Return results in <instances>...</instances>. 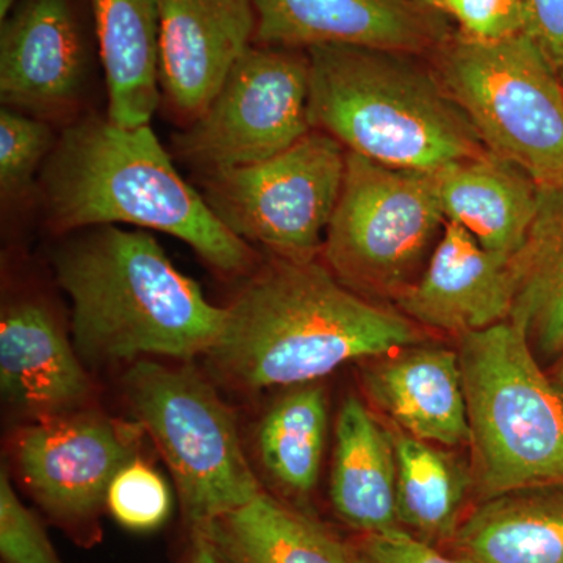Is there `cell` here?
Instances as JSON below:
<instances>
[{
  "mask_svg": "<svg viewBox=\"0 0 563 563\" xmlns=\"http://www.w3.org/2000/svg\"><path fill=\"white\" fill-rule=\"evenodd\" d=\"M420 2L431 3V5H437L435 0H420Z\"/></svg>",
  "mask_w": 563,
  "mask_h": 563,
  "instance_id": "e575fe53",
  "label": "cell"
},
{
  "mask_svg": "<svg viewBox=\"0 0 563 563\" xmlns=\"http://www.w3.org/2000/svg\"><path fill=\"white\" fill-rule=\"evenodd\" d=\"M515 295L514 257L485 250L462 225L444 222L421 276L395 301L421 328L461 336L510 320Z\"/></svg>",
  "mask_w": 563,
  "mask_h": 563,
  "instance_id": "9a60e30c",
  "label": "cell"
},
{
  "mask_svg": "<svg viewBox=\"0 0 563 563\" xmlns=\"http://www.w3.org/2000/svg\"><path fill=\"white\" fill-rule=\"evenodd\" d=\"M0 554L3 563H65L40 518L21 501L10 474H0Z\"/></svg>",
  "mask_w": 563,
  "mask_h": 563,
  "instance_id": "83f0119b",
  "label": "cell"
},
{
  "mask_svg": "<svg viewBox=\"0 0 563 563\" xmlns=\"http://www.w3.org/2000/svg\"><path fill=\"white\" fill-rule=\"evenodd\" d=\"M554 383L563 393V354L561 355V362H559L558 372H555Z\"/></svg>",
  "mask_w": 563,
  "mask_h": 563,
  "instance_id": "836d02e7",
  "label": "cell"
},
{
  "mask_svg": "<svg viewBox=\"0 0 563 563\" xmlns=\"http://www.w3.org/2000/svg\"><path fill=\"white\" fill-rule=\"evenodd\" d=\"M362 385L368 401L395 428L444 448L470 442L457 352L442 346L401 347L366 361Z\"/></svg>",
  "mask_w": 563,
  "mask_h": 563,
  "instance_id": "e0dca14e",
  "label": "cell"
},
{
  "mask_svg": "<svg viewBox=\"0 0 563 563\" xmlns=\"http://www.w3.org/2000/svg\"><path fill=\"white\" fill-rule=\"evenodd\" d=\"M435 174L444 221L462 225L485 250L515 255L531 231L540 187L490 151Z\"/></svg>",
  "mask_w": 563,
  "mask_h": 563,
  "instance_id": "ac0fdd59",
  "label": "cell"
},
{
  "mask_svg": "<svg viewBox=\"0 0 563 563\" xmlns=\"http://www.w3.org/2000/svg\"><path fill=\"white\" fill-rule=\"evenodd\" d=\"M254 44L354 46L421 55L453 36L446 14L420 0H254Z\"/></svg>",
  "mask_w": 563,
  "mask_h": 563,
  "instance_id": "4fadbf2b",
  "label": "cell"
},
{
  "mask_svg": "<svg viewBox=\"0 0 563 563\" xmlns=\"http://www.w3.org/2000/svg\"><path fill=\"white\" fill-rule=\"evenodd\" d=\"M451 542L473 563H563V483L484 499Z\"/></svg>",
  "mask_w": 563,
  "mask_h": 563,
  "instance_id": "44dd1931",
  "label": "cell"
},
{
  "mask_svg": "<svg viewBox=\"0 0 563 563\" xmlns=\"http://www.w3.org/2000/svg\"><path fill=\"white\" fill-rule=\"evenodd\" d=\"M347 563H473L459 554L440 553L432 543L404 529L384 533H361L344 543Z\"/></svg>",
  "mask_w": 563,
  "mask_h": 563,
  "instance_id": "f546056e",
  "label": "cell"
},
{
  "mask_svg": "<svg viewBox=\"0 0 563 563\" xmlns=\"http://www.w3.org/2000/svg\"><path fill=\"white\" fill-rule=\"evenodd\" d=\"M481 501L563 483V393L543 373L525 329L512 320L459 336Z\"/></svg>",
  "mask_w": 563,
  "mask_h": 563,
  "instance_id": "5b68a950",
  "label": "cell"
},
{
  "mask_svg": "<svg viewBox=\"0 0 563 563\" xmlns=\"http://www.w3.org/2000/svg\"><path fill=\"white\" fill-rule=\"evenodd\" d=\"M207 352L214 383L240 393L318 383L344 363L424 343L420 324L342 284L324 262L272 257L225 307Z\"/></svg>",
  "mask_w": 563,
  "mask_h": 563,
  "instance_id": "6da1fadb",
  "label": "cell"
},
{
  "mask_svg": "<svg viewBox=\"0 0 563 563\" xmlns=\"http://www.w3.org/2000/svg\"><path fill=\"white\" fill-rule=\"evenodd\" d=\"M437 7L461 25L462 35L501 41L526 33L523 0H435Z\"/></svg>",
  "mask_w": 563,
  "mask_h": 563,
  "instance_id": "f1b7e54d",
  "label": "cell"
},
{
  "mask_svg": "<svg viewBox=\"0 0 563 563\" xmlns=\"http://www.w3.org/2000/svg\"><path fill=\"white\" fill-rule=\"evenodd\" d=\"M188 563H229L201 533L192 532V547Z\"/></svg>",
  "mask_w": 563,
  "mask_h": 563,
  "instance_id": "1f68e13d",
  "label": "cell"
},
{
  "mask_svg": "<svg viewBox=\"0 0 563 563\" xmlns=\"http://www.w3.org/2000/svg\"><path fill=\"white\" fill-rule=\"evenodd\" d=\"M396 479L391 429L384 428L361 399L350 396L336 417L329 487L333 510L361 533L395 531L401 528Z\"/></svg>",
  "mask_w": 563,
  "mask_h": 563,
  "instance_id": "d6986e66",
  "label": "cell"
},
{
  "mask_svg": "<svg viewBox=\"0 0 563 563\" xmlns=\"http://www.w3.org/2000/svg\"><path fill=\"white\" fill-rule=\"evenodd\" d=\"M444 222L435 174L347 152L321 257L358 295L396 299L417 280Z\"/></svg>",
  "mask_w": 563,
  "mask_h": 563,
  "instance_id": "ba28073f",
  "label": "cell"
},
{
  "mask_svg": "<svg viewBox=\"0 0 563 563\" xmlns=\"http://www.w3.org/2000/svg\"><path fill=\"white\" fill-rule=\"evenodd\" d=\"M398 479L396 515L404 531L428 543L453 540L473 487L472 468L444 446L391 428Z\"/></svg>",
  "mask_w": 563,
  "mask_h": 563,
  "instance_id": "d4e9b609",
  "label": "cell"
},
{
  "mask_svg": "<svg viewBox=\"0 0 563 563\" xmlns=\"http://www.w3.org/2000/svg\"><path fill=\"white\" fill-rule=\"evenodd\" d=\"M58 136L54 125L21 111H0V198L3 207L22 206L38 198L44 163Z\"/></svg>",
  "mask_w": 563,
  "mask_h": 563,
  "instance_id": "484cf974",
  "label": "cell"
},
{
  "mask_svg": "<svg viewBox=\"0 0 563 563\" xmlns=\"http://www.w3.org/2000/svg\"><path fill=\"white\" fill-rule=\"evenodd\" d=\"M172 490L154 466L133 459L111 481L107 510L118 525L132 532L161 528L172 514Z\"/></svg>",
  "mask_w": 563,
  "mask_h": 563,
  "instance_id": "4316f807",
  "label": "cell"
},
{
  "mask_svg": "<svg viewBox=\"0 0 563 563\" xmlns=\"http://www.w3.org/2000/svg\"><path fill=\"white\" fill-rule=\"evenodd\" d=\"M307 57L310 124L347 152L424 173L487 152L435 70L413 55L331 44Z\"/></svg>",
  "mask_w": 563,
  "mask_h": 563,
  "instance_id": "277c9868",
  "label": "cell"
},
{
  "mask_svg": "<svg viewBox=\"0 0 563 563\" xmlns=\"http://www.w3.org/2000/svg\"><path fill=\"white\" fill-rule=\"evenodd\" d=\"M87 90V57L70 0H22L2 21L0 98L65 129L79 120Z\"/></svg>",
  "mask_w": 563,
  "mask_h": 563,
  "instance_id": "7c38bea8",
  "label": "cell"
},
{
  "mask_svg": "<svg viewBox=\"0 0 563 563\" xmlns=\"http://www.w3.org/2000/svg\"><path fill=\"white\" fill-rule=\"evenodd\" d=\"M309 98L307 52L252 44L174 154L201 174L272 158L312 131Z\"/></svg>",
  "mask_w": 563,
  "mask_h": 563,
  "instance_id": "30bf717a",
  "label": "cell"
},
{
  "mask_svg": "<svg viewBox=\"0 0 563 563\" xmlns=\"http://www.w3.org/2000/svg\"><path fill=\"white\" fill-rule=\"evenodd\" d=\"M517 295L510 320L536 355L563 354V184L540 188L531 231L514 257Z\"/></svg>",
  "mask_w": 563,
  "mask_h": 563,
  "instance_id": "cb8c5ba5",
  "label": "cell"
},
{
  "mask_svg": "<svg viewBox=\"0 0 563 563\" xmlns=\"http://www.w3.org/2000/svg\"><path fill=\"white\" fill-rule=\"evenodd\" d=\"M526 33L563 80V0H523Z\"/></svg>",
  "mask_w": 563,
  "mask_h": 563,
  "instance_id": "4dcf8cb0",
  "label": "cell"
},
{
  "mask_svg": "<svg viewBox=\"0 0 563 563\" xmlns=\"http://www.w3.org/2000/svg\"><path fill=\"white\" fill-rule=\"evenodd\" d=\"M437 76L479 133L540 188L563 184V80L528 35L501 41L451 36Z\"/></svg>",
  "mask_w": 563,
  "mask_h": 563,
  "instance_id": "52a82bcc",
  "label": "cell"
},
{
  "mask_svg": "<svg viewBox=\"0 0 563 563\" xmlns=\"http://www.w3.org/2000/svg\"><path fill=\"white\" fill-rule=\"evenodd\" d=\"M3 399L32 422L91 409L95 387L79 352L38 296H16L0 317Z\"/></svg>",
  "mask_w": 563,
  "mask_h": 563,
  "instance_id": "2e32d148",
  "label": "cell"
},
{
  "mask_svg": "<svg viewBox=\"0 0 563 563\" xmlns=\"http://www.w3.org/2000/svg\"><path fill=\"white\" fill-rule=\"evenodd\" d=\"M122 391L168 465L192 532L265 490L244 453L235 413L198 369L139 361L122 377Z\"/></svg>",
  "mask_w": 563,
  "mask_h": 563,
  "instance_id": "8992f818",
  "label": "cell"
},
{
  "mask_svg": "<svg viewBox=\"0 0 563 563\" xmlns=\"http://www.w3.org/2000/svg\"><path fill=\"white\" fill-rule=\"evenodd\" d=\"M255 29L254 0H163L158 81L184 128L220 91L254 43Z\"/></svg>",
  "mask_w": 563,
  "mask_h": 563,
  "instance_id": "5bb4252c",
  "label": "cell"
},
{
  "mask_svg": "<svg viewBox=\"0 0 563 563\" xmlns=\"http://www.w3.org/2000/svg\"><path fill=\"white\" fill-rule=\"evenodd\" d=\"M36 201L58 236L132 224L176 236L222 276L247 277L261 265L254 246L181 179L150 124L121 128L95 113L70 122L41 169Z\"/></svg>",
  "mask_w": 563,
  "mask_h": 563,
  "instance_id": "7a4b0ae2",
  "label": "cell"
},
{
  "mask_svg": "<svg viewBox=\"0 0 563 563\" xmlns=\"http://www.w3.org/2000/svg\"><path fill=\"white\" fill-rule=\"evenodd\" d=\"M328 426V396L320 383L285 391L255 426L252 442L262 479L287 498H307L320 479Z\"/></svg>",
  "mask_w": 563,
  "mask_h": 563,
  "instance_id": "603a6c76",
  "label": "cell"
},
{
  "mask_svg": "<svg viewBox=\"0 0 563 563\" xmlns=\"http://www.w3.org/2000/svg\"><path fill=\"white\" fill-rule=\"evenodd\" d=\"M140 429L91 407L21 428L11 461L41 509L85 542L96 539L111 481L140 457Z\"/></svg>",
  "mask_w": 563,
  "mask_h": 563,
  "instance_id": "8fae6325",
  "label": "cell"
},
{
  "mask_svg": "<svg viewBox=\"0 0 563 563\" xmlns=\"http://www.w3.org/2000/svg\"><path fill=\"white\" fill-rule=\"evenodd\" d=\"M18 2L20 0H0V18H2V21H5L16 10V7L20 5Z\"/></svg>",
  "mask_w": 563,
  "mask_h": 563,
  "instance_id": "d6a6232c",
  "label": "cell"
},
{
  "mask_svg": "<svg viewBox=\"0 0 563 563\" xmlns=\"http://www.w3.org/2000/svg\"><path fill=\"white\" fill-rule=\"evenodd\" d=\"M163 0H91L107 84V118L151 124L161 103L158 40Z\"/></svg>",
  "mask_w": 563,
  "mask_h": 563,
  "instance_id": "ffe728a7",
  "label": "cell"
},
{
  "mask_svg": "<svg viewBox=\"0 0 563 563\" xmlns=\"http://www.w3.org/2000/svg\"><path fill=\"white\" fill-rule=\"evenodd\" d=\"M195 532L229 563H347L344 543L265 490Z\"/></svg>",
  "mask_w": 563,
  "mask_h": 563,
  "instance_id": "7402d4cb",
  "label": "cell"
},
{
  "mask_svg": "<svg viewBox=\"0 0 563 563\" xmlns=\"http://www.w3.org/2000/svg\"><path fill=\"white\" fill-rule=\"evenodd\" d=\"M346 154L312 129L266 161L202 174V196L225 228L285 261L320 258L340 192Z\"/></svg>",
  "mask_w": 563,
  "mask_h": 563,
  "instance_id": "9c48e42d",
  "label": "cell"
},
{
  "mask_svg": "<svg viewBox=\"0 0 563 563\" xmlns=\"http://www.w3.org/2000/svg\"><path fill=\"white\" fill-rule=\"evenodd\" d=\"M65 236L52 266L73 302L74 344L85 362H190L217 344L228 310L211 303L150 233L96 225Z\"/></svg>",
  "mask_w": 563,
  "mask_h": 563,
  "instance_id": "3957f363",
  "label": "cell"
}]
</instances>
